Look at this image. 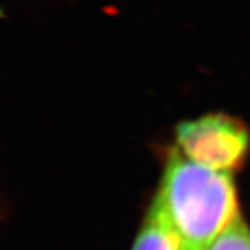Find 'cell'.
Masks as SVG:
<instances>
[{
    "label": "cell",
    "mask_w": 250,
    "mask_h": 250,
    "mask_svg": "<svg viewBox=\"0 0 250 250\" xmlns=\"http://www.w3.org/2000/svg\"><path fill=\"white\" fill-rule=\"evenodd\" d=\"M182 250H208L239 215L229 171H217L171 150L159 190Z\"/></svg>",
    "instance_id": "6da1fadb"
},
{
    "label": "cell",
    "mask_w": 250,
    "mask_h": 250,
    "mask_svg": "<svg viewBox=\"0 0 250 250\" xmlns=\"http://www.w3.org/2000/svg\"><path fill=\"white\" fill-rule=\"evenodd\" d=\"M177 142L189 160L211 170L229 171L245 159L250 136L241 120L211 113L181 123Z\"/></svg>",
    "instance_id": "7a4b0ae2"
},
{
    "label": "cell",
    "mask_w": 250,
    "mask_h": 250,
    "mask_svg": "<svg viewBox=\"0 0 250 250\" xmlns=\"http://www.w3.org/2000/svg\"><path fill=\"white\" fill-rule=\"evenodd\" d=\"M132 250H182V241L157 193Z\"/></svg>",
    "instance_id": "3957f363"
}]
</instances>
